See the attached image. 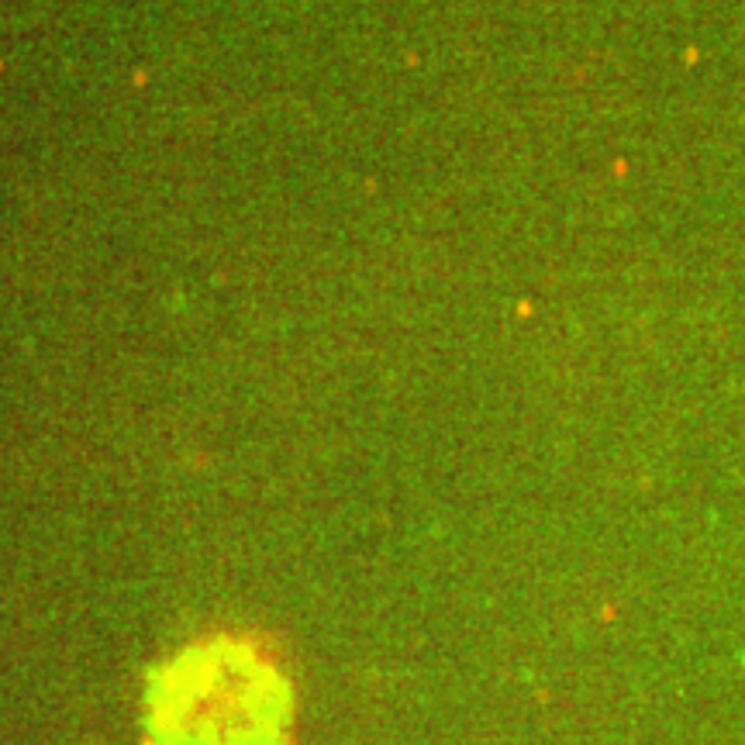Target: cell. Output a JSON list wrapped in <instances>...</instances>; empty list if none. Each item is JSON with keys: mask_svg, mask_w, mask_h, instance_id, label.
Returning <instances> with one entry per match:
<instances>
[{"mask_svg": "<svg viewBox=\"0 0 745 745\" xmlns=\"http://www.w3.org/2000/svg\"><path fill=\"white\" fill-rule=\"evenodd\" d=\"M290 683L249 646L200 642L152 673V745H283L290 728Z\"/></svg>", "mask_w": 745, "mask_h": 745, "instance_id": "obj_1", "label": "cell"}]
</instances>
